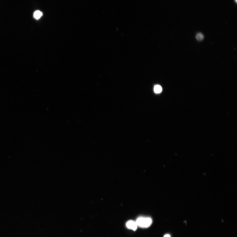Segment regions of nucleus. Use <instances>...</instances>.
<instances>
[{
	"mask_svg": "<svg viewBox=\"0 0 237 237\" xmlns=\"http://www.w3.org/2000/svg\"><path fill=\"white\" fill-rule=\"evenodd\" d=\"M42 15H43L42 13L39 10L36 11L34 14V18L37 19L40 18Z\"/></svg>",
	"mask_w": 237,
	"mask_h": 237,
	"instance_id": "3",
	"label": "nucleus"
},
{
	"mask_svg": "<svg viewBox=\"0 0 237 237\" xmlns=\"http://www.w3.org/2000/svg\"><path fill=\"white\" fill-rule=\"evenodd\" d=\"M138 227L142 228H147L152 224V220L150 217H139L135 221Z\"/></svg>",
	"mask_w": 237,
	"mask_h": 237,
	"instance_id": "1",
	"label": "nucleus"
},
{
	"mask_svg": "<svg viewBox=\"0 0 237 237\" xmlns=\"http://www.w3.org/2000/svg\"><path fill=\"white\" fill-rule=\"evenodd\" d=\"M164 237H171L170 236L169 234L165 235Z\"/></svg>",
	"mask_w": 237,
	"mask_h": 237,
	"instance_id": "6",
	"label": "nucleus"
},
{
	"mask_svg": "<svg viewBox=\"0 0 237 237\" xmlns=\"http://www.w3.org/2000/svg\"><path fill=\"white\" fill-rule=\"evenodd\" d=\"M126 227L129 229L135 231L137 230L138 226L135 221L133 220H129L126 224Z\"/></svg>",
	"mask_w": 237,
	"mask_h": 237,
	"instance_id": "2",
	"label": "nucleus"
},
{
	"mask_svg": "<svg viewBox=\"0 0 237 237\" xmlns=\"http://www.w3.org/2000/svg\"><path fill=\"white\" fill-rule=\"evenodd\" d=\"M196 38L198 41H201L203 40L204 36L202 33H199L197 34Z\"/></svg>",
	"mask_w": 237,
	"mask_h": 237,
	"instance_id": "5",
	"label": "nucleus"
},
{
	"mask_svg": "<svg viewBox=\"0 0 237 237\" xmlns=\"http://www.w3.org/2000/svg\"><path fill=\"white\" fill-rule=\"evenodd\" d=\"M235 1H236V2H237V0H235Z\"/></svg>",
	"mask_w": 237,
	"mask_h": 237,
	"instance_id": "7",
	"label": "nucleus"
},
{
	"mask_svg": "<svg viewBox=\"0 0 237 237\" xmlns=\"http://www.w3.org/2000/svg\"><path fill=\"white\" fill-rule=\"evenodd\" d=\"M154 90L155 93L157 94L160 93L162 92V88L160 85H157L155 86Z\"/></svg>",
	"mask_w": 237,
	"mask_h": 237,
	"instance_id": "4",
	"label": "nucleus"
}]
</instances>
